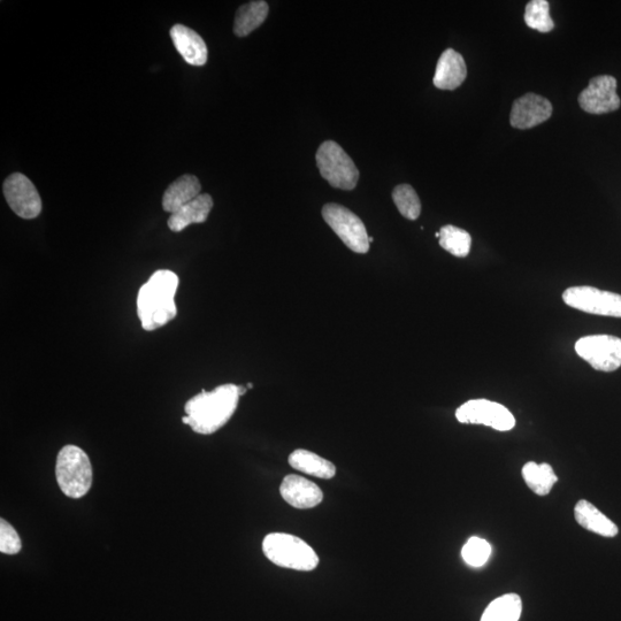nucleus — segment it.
Masks as SVG:
<instances>
[{
    "label": "nucleus",
    "instance_id": "nucleus-21",
    "mask_svg": "<svg viewBox=\"0 0 621 621\" xmlns=\"http://www.w3.org/2000/svg\"><path fill=\"white\" fill-rule=\"evenodd\" d=\"M523 477L528 488L539 496L548 495L558 481L554 469L547 463H527L523 467Z\"/></svg>",
    "mask_w": 621,
    "mask_h": 621
},
{
    "label": "nucleus",
    "instance_id": "nucleus-6",
    "mask_svg": "<svg viewBox=\"0 0 621 621\" xmlns=\"http://www.w3.org/2000/svg\"><path fill=\"white\" fill-rule=\"evenodd\" d=\"M322 217L351 251L367 253L370 250L368 242L370 236L364 222L347 207L334 203L326 204L322 209Z\"/></svg>",
    "mask_w": 621,
    "mask_h": 621
},
{
    "label": "nucleus",
    "instance_id": "nucleus-5",
    "mask_svg": "<svg viewBox=\"0 0 621 621\" xmlns=\"http://www.w3.org/2000/svg\"><path fill=\"white\" fill-rule=\"evenodd\" d=\"M316 158L322 178L332 187L342 190H352L357 187L358 168L341 145L334 141L322 143Z\"/></svg>",
    "mask_w": 621,
    "mask_h": 621
},
{
    "label": "nucleus",
    "instance_id": "nucleus-11",
    "mask_svg": "<svg viewBox=\"0 0 621 621\" xmlns=\"http://www.w3.org/2000/svg\"><path fill=\"white\" fill-rule=\"evenodd\" d=\"M617 80L610 75L596 76L579 96V105L589 114L615 112L620 107Z\"/></svg>",
    "mask_w": 621,
    "mask_h": 621
},
{
    "label": "nucleus",
    "instance_id": "nucleus-3",
    "mask_svg": "<svg viewBox=\"0 0 621 621\" xmlns=\"http://www.w3.org/2000/svg\"><path fill=\"white\" fill-rule=\"evenodd\" d=\"M265 556L285 569L309 572L319 565V557L308 543L285 533L268 534L263 542Z\"/></svg>",
    "mask_w": 621,
    "mask_h": 621
},
{
    "label": "nucleus",
    "instance_id": "nucleus-19",
    "mask_svg": "<svg viewBox=\"0 0 621 621\" xmlns=\"http://www.w3.org/2000/svg\"><path fill=\"white\" fill-rule=\"evenodd\" d=\"M289 464L299 472L320 479H332L336 474V467L333 463L304 449L295 450L289 456Z\"/></svg>",
    "mask_w": 621,
    "mask_h": 621
},
{
    "label": "nucleus",
    "instance_id": "nucleus-16",
    "mask_svg": "<svg viewBox=\"0 0 621 621\" xmlns=\"http://www.w3.org/2000/svg\"><path fill=\"white\" fill-rule=\"evenodd\" d=\"M212 207L213 199L210 195H199L194 201L171 214L170 219H168V227L172 232L180 233L190 225L203 224L209 218Z\"/></svg>",
    "mask_w": 621,
    "mask_h": 621
},
{
    "label": "nucleus",
    "instance_id": "nucleus-23",
    "mask_svg": "<svg viewBox=\"0 0 621 621\" xmlns=\"http://www.w3.org/2000/svg\"><path fill=\"white\" fill-rule=\"evenodd\" d=\"M441 247L452 256L465 258L471 251L472 237L469 232L455 226H444L439 232Z\"/></svg>",
    "mask_w": 621,
    "mask_h": 621
},
{
    "label": "nucleus",
    "instance_id": "nucleus-9",
    "mask_svg": "<svg viewBox=\"0 0 621 621\" xmlns=\"http://www.w3.org/2000/svg\"><path fill=\"white\" fill-rule=\"evenodd\" d=\"M459 423L485 425L500 432L511 431L516 426V419L502 404L487 400L466 402L456 411Z\"/></svg>",
    "mask_w": 621,
    "mask_h": 621
},
{
    "label": "nucleus",
    "instance_id": "nucleus-4",
    "mask_svg": "<svg viewBox=\"0 0 621 621\" xmlns=\"http://www.w3.org/2000/svg\"><path fill=\"white\" fill-rule=\"evenodd\" d=\"M56 477L61 492L67 497L86 496L92 486V466L86 452L76 446L61 449L57 458Z\"/></svg>",
    "mask_w": 621,
    "mask_h": 621
},
{
    "label": "nucleus",
    "instance_id": "nucleus-17",
    "mask_svg": "<svg viewBox=\"0 0 621 621\" xmlns=\"http://www.w3.org/2000/svg\"><path fill=\"white\" fill-rule=\"evenodd\" d=\"M201 182L195 175H182L167 188L163 197V207L168 213H175L182 206L194 201L201 195Z\"/></svg>",
    "mask_w": 621,
    "mask_h": 621
},
{
    "label": "nucleus",
    "instance_id": "nucleus-2",
    "mask_svg": "<svg viewBox=\"0 0 621 621\" xmlns=\"http://www.w3.org/2000/svg\"><path fill=\"white\" fill-rule=\"evenodd\" d=\"M179 283L174 272L160 270L142 286L137 296V314L145 331H156L176 317L174 297Z\"/></svg>",
    "mask_w": 621,
    "mask_h": 621
},
{
    "label": "nucleus",
    "instance_id": "nucleus-27",
    "mask_svg": "<svg viewBox=\"0 0 621 621\" xmlns=\"http://www.w3.org/2000/svg\"><path fill=\"white\" fill-rule=\"evenodd\" d=\"M21 548L22 542L17 531L5 519L0 520V552L5 555H17Z\"/></svg>",
    "mask_w": 621,
    "mask_h": 621
},
{
    "label": "nucleus",
    "instance_id": "nucleus-8",
    "mask_svg": "<svg viewBox=\"0 0 621 621\" xmlns=\"http://www.w3.org/2000/svg\"><path fill=\"white\" fill-rule=\"evenodd\" d=\"M575 351L596 371L615 372L621 366V339L610 335L582 337Z\"/></svg>",
    "mask_w": 621,
    "mask_h": 621
},
{
    "label": "nucleus",
    "instance_id": "nucleus-25",
    "mask_svg": "<svg viewBox=\"0 0 621 621\" xmlns=\"http://www.w3.org/2000/svg\"><path fill=\"white\" fill-rule=\"evenodd\" d=\"M394 203L402 216L409 220H417L421 213V203L416 190L409 184H400L393 191Z\"/></svg>",
    "mask_w": 621,
    "mask_h": 621
},
{
    "label": "nucleus",
    "instance_id": "nucleus-12",
    "mask_svg": "<svg viewBox=\"0 0 621 621\" xmlns=\"http://www.w3.org/2000/svg\"><path fill=\"white\" fill-rule=\"evenodd\" d=\"M552 105L547 98L526 94L513 103L510 122L513 128L531 129L551 118Z\"/></svg>",
    "mask_w": 621,
    "mask_h": 621
},
{
    "label": "nucleus",
    "instance_id": "nucleus-10",
    "mask_svg": "<svg viewBox=\"0 0 621 621\" xmlns=\"http://www.w3.org/2000/svg\"><path fill=\"white\" fill-rule=\"evenodd\" d=\"M3 193L11 210L22 219H35L42 212V199L26 175L14 173L4 182Z\"/></svg>",
    "mask_w": 621,
    "mask_h": 621
},
{
    "label": "nucleus",
    "instance_id": "nucleus-24",
    "mask_svg": "<svg viewBox=\"0 0 621 621\" xmlns=\"http://www.w3.org/2000/svg\"><path fill=\"white\" fill-rule=\"evenodd\" d=\"M525 22L529 28L540 33H550L555 28L551 19L550 5L547 0H532L526 6Z\"/></svg>",
    "mask_w": 621,
    "mask_h": 621
},
{
    "label": "nucleus",
    "instance_id": "nucleus-20",
    "mask_svg": "<svg viewBox=\"0 0 621 621\" xmlns=\"http://www.w3.org/2000/svg\"><path fill=\"white\" fill-rule=\"evenodd\" d=\"M270 12V6L263 0L244 4L236 12L234 33L236 36L245 37L250 35L263 25Z\"/></svg>",
    "mask_w": 621,
    "mask_h": 621
},
{
    "label": "nucleus",
    "instance_id": "nucleus-29",
    "mask_svg": "<svg viewBox=\"0 0 621 621\" xmlns=\"http://www.w3.org/2000/svg\"><path fill=\"white\" fill-rule=\"evenodd\" d=\"M253 386L251 385V383H249L248 387L249 389H251Z\"/></svg>",
    "mask_w": 621,
    "mask_h": 621
},
{
    "label": "nucleus",
    "instance_id": "nucleus-15",
    "mask_svg": "<svg viewBox=\"0 0 621 621\" xmlns=\"http://www.w3.org/2000/svg\"><path fill=\"white\" fill-rule=\"evenodd\" d=\"M170 34L176 50L186 63L193 66L206 64L209 51L201 35L183 25H175Z\"/></svg>",
    "mask_w": 621,
    "mask_h": 621
},
{
    "label": "nucleus",
    "instance_id": "nucleus-1",
    "mask_svg": "<svg viewBox=\"0 0 621 621\" xmlns=\"http://www.w3.org/2000/svg\"><path fill=\"white\" fill-rule=\"evenodd\" d=\"M240 397L239 386L232 383L212 391H202L184 406L187 416L182 418L183 424L190 426L198 434L216 433L233 417Z\"/></svg>",
    "mask_w": 621,
    "mask_h": 621
},
{
    "label": "nucleus",
    "instance_id": "nucleus-18",
    "mask_svg": "<svg viewBox=\"0 0 621 621\" xmlns=\"http://www.w3.org/2000/svg\"><path fill=\"white\" fill-rule=\"evenodd\" d=\"M574 517L577 523L587 531L605 536V538H615L618 535L617 525L588 501L582 500L575 505Z\"/></svg>",
    "mask_w": 621,
    "mask_h": 621
},
{
    "label": "nucleus",
    "instance_id": "nucleus-7",
    "mask_svg": "<svg viewBox=\"0 0 621 621\" xmlns=\"http://www.w3.org/2000/svg\"><path fill=\"white\" fill-rule=\"evenodd\" d=\"M565 304L575 310L596 314V316L621 318V295L594 287L581 286L566 289Z\"/></svg>",
    "mask_w": 621,
    "mask_h": 621
},
{
    "label": "nucleus",
    "instance_id": "nucleus-26",
    "mask_svg": "<svg viewBox=\"0 0 621 621\" xmlns=\"http://www.w3.org/2000/svg\"><path fill=\"white\" fill-rule=\"evenodd\" d=\"M490 554H492L490 544L486 540L475 538V536L466 542L462 550L465 563L473 567L485 565Z\"/></svg>",
    "mask_w": 621,
    "mask_h": 621
},
{
    "label": "nucleus",
    "instance_id": "nucleus-22",
    "mask_svg": "<svg viewBox=\"0 0 621 621\" xmlns=\"http://www.w3.org/2000/svg\"><path fill=\"white\" fill-rule=\"evenodd\" d=\"M523 611V603L516 594H506L496 598L483 612L481 621H518Z\"/></svg>",
    "mask_w": 621,
    "mask_h": 621
},
{
    "label": "nucleus",
    "instance_id": "nucleus-13",
    "mask_svg": "<svg viewBox=\"0 0 621 621\" xmlns=\"http://www.w3.org/2000/svg\"><path fill=\"white\" fill-rule=\"evenodd\" d=\"M280 493L283 500L301 510L316 508L324 500V494L316 483L299 475H287L282 481Z\"/></svg>",
    "mask_w": 621,
    "mask_h": 621
},
{
    "label": "nucleus",
    "instance_id": "nucleus-28",
    "mask_svg": "<svg viewBox=\"0 0 621 621\" xmlns=\"http://www.w3.org/2000/svg\"><path fill=\"white\" fill-rule=\"evenodd\" d=\"M374 240L372 239V237H370V239H368V242H373Z\"/></svg>",
    "mask_w": 621,
    "mask_h": 621
},
{
    "label": "nucleus",
    "instance_id": "nucleus-14",
    "mask_svg": "<svg viewBox=\"0 0 621 621\" xmlns=\"http://www.w3.org/2000/svg\"><path fill=\"white\" fill-rule=\"evenodd\" d=\"M467 76L465 60L460 53L448 49L437 61L434 86L441 90H455L462 86Z\"/></svg>",
    "mask_w": 621,
    "mask_h": 621
}]
</instances>
